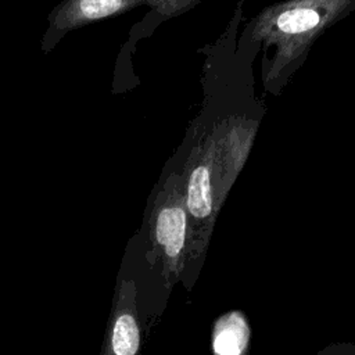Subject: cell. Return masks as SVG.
I'll return each instance as SVG.
<instances>
[{
  "instance_id": "cell-1",
  "label": "cell",
  "mask_w": 355,
  "mask_h": 355,
  "mask_svg": "<svg viewBox=\"0 0 355 355\" xmlns=\"http://www.w3.org/2000/svg\"><path fill=\"white\" fill-rule=\"evenodd\" d=\"M209 50L205 72V103L179 150L189 216V247L182 279L194 284L205 259L209 240L239 176L262 119V104L252 92L251 61L237 53L234 24Z\"/></svg>"
},
{
  "instance_id": "cell-3",
  "label": "cell",
  "mask_w": 355,
  "mask_h": 355,
  "mask_svg": "<svg viewBox=\"0 0 355 355\" xmlns=\"http://www.w3.org/2000/svg\"><path fill=\"white\" fill-rule=\"evenodd\" d=\"M148 251L146 259L159 266L162 284L171 290L180 282L189 247V216L183 176L173 164L153 198L147 222Z\"/></svg>"
},
{
  "instance_id": "cell-2",
  "label": "cell",
  "mask_w": 355,
  "mask_h": 355,
  "mask_svg": "<svg viewBox=\"0 0 355 355\" xmlns=\"http://www.w3.org/2000/svg\"><path fill=\"white\" fill-rule=\"evenodd\" d=\"M354 10L355 0H286L268 6L244 28L237 53L252 61L262 51V85L279 94L320 35Z\"/></svg>"
},
{
  "instance_id": "cell-7",
  "label": "cell",
  "mask_w": 355,
  "mask_h": 355,
  "mask_svg": "<svg viewBox=\"0 0 355 355\" xmlns=\"http://www.w3.org/2000/svg\"><path fill=\"white\" fill-rule=\"evenodd\" d=\"M313 355H355V343H331Z\"/></svg>"
},
{
  "instance_id": "cell-4",
  "label": "cell",
  "mask_w": 355,
  "mask_h": 355,
  "mask_svg": "<svg viewBox=\"0 0 355 355\" xmlns=\"http://www.w3.org/2000/svg\"><path fill=\"white\" fill-rule=\"evenodd\" d=\"M141 336L137 282L121 269L100 355H140Z\"/></svg>"
},
{
  "instance_id": "cell-5",
  "label": "cell",
  "mask_w": 355,
  "mask_h": 355,
  "mask_svg": "<svg viewBox=\"0 0 355 355\" xmlns=\"http://www.w3.org/2000/svg\"><path fill=\"white\" fill-rule=\"evenodd\" d=\"M200 1L201 0H68L55 12L54 25L60 29H69L140 4L151 6L161 17L171 18L180 15Z\"/></svg>"
},
{
  "instance_id": "cell-6",
  "label": "cell",
  "mask_w": 355,
  "mask_h": 355,
  "mask_svg": "<svg viewBox=\"0 0 355 355\" xmlns=\"http://www.w3.org/2000/svg\"><path fill=\"white\" fill-rule=\"evenodd\" d=\"M251 329L241 311H229L215 319L211 347L214 355H247Z\"/></svg>"
}]
</instances>
